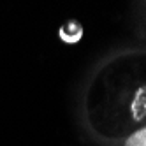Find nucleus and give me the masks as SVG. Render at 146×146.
<instances>
[{
    "label": "nucleus",
    "instance_id": "1",
    "mask_svg": "<svg viewBox=\"0 0 146 146\" xmlns=\"http://www.w3.org/2000/svg\"><path fill=\"white\" fill-rule=\"evenodd\" d=\"M125 146H146V127L132 134L125 143Z\"/></svg>",
    "mask_w": 146,
    "mask_h": 146
}]
</instances>
